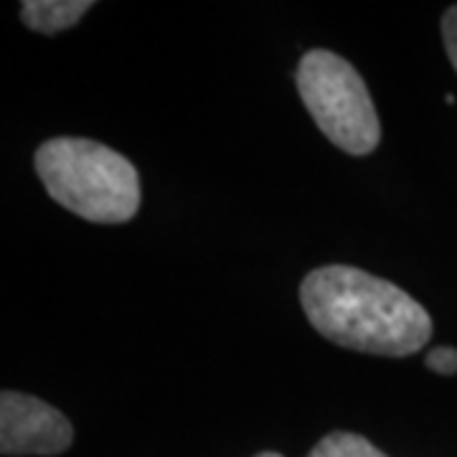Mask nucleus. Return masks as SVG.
I'll return each mask as SVG.
<instances>
[{
    "label": "nucleus",
    "instance_id": "0eeeda50",
    "mask_svg": "<svg viewBox=\"0 0 457 457\" xmlns=\"http://www.w3.org/2000/svg\"><path fill=\"white\" fill-rule=\"evenodd\" d=\"M427 366L442 376L457 374V351L450 345H440L427 356Z\"/></svg>",
    "mask_w": 457,
    "mask_h": 457
},
{
    "label": "nucleus",
    "instance_id": "6e6552de",
    "mask_svg": "<svg viewBox=\"0 0 457 457\" xmlns=\"http://www.w3.org/2000/svg\"><path fill=\"white\" fill-rule=\"evenodd\" d=\"M442 38H445V49L447 56L457 71V5L447 8V13L442 16Z\"/></svg>",
    "mask_w": 457,
    "mask_h": 457
},
{
    "label": "nucleus",
    "instance_id": "423d86ee",
    "mask_svg": "<svg viewBox=\"0 0 457 457\" xmlns=\"http://www.w3.org/2000/svg\"><path fill=\"white\" fill-rule=\"evenodd\" d=\"M308 457H386L371 442L351 432H333L312 447Z\"/></svg>",
    "mask_w": 457,
    "mask_h": 457
},
{
    "label": "nucleus",
    "instance_id": "39448f33",
    "mask_svg": "<svg viewBox=\"0 0 457 457\" xmlns=\"http://www.w3.org/2000/svg\"><path fill=\"white\" fill-rule=\"evenodd\" d=\"M89 8V0H26L21 5V16L33 31L51 36L74 26Z\"/></svg>",
    "mask_w": 457,
    "mask_h": 457
},
{
    "label": "nucleus",
    "instance_id": "1a4fd4ad",
    "mask_svg": "<svg viewBox=\"0 0 457 457\" xmlns=\"http://www.w3.org/2000/svg\"><path fill=\"white\" fill-rule=\"evenodd\" d=\"M257 457H282V455H278V453H260Z\"/></svg>",
    "mask_w": 457,
    "mask_h": 457
},
{
    "label": "nucleus",
    "instance_id": "f03ea898",
    "mask_svg": "<svg viewBox=\"0 0 457 457\" xmlns=\"http://www.w3.org/2000/svg\"><path fill=\"white\" fill-rule=\"evenodd\" d=\"M36 173L49 196L95 224H125L140 209L135 165L87 137H54L36 150Z\"/></svg>",
    "mask_w": 457,
    "mask_h": 457
},
{
    "label": "nucleus",
    "instance_id": "7ed1b4c3",
    "mask_svg": "<svg viewBox=\"0 0 457 457\" xmlns=\"http://www.w3.org/2000/svg\"><path fill=\"white\" fill-rule=\"evenodd\" d=\"M297 89L315 125L348 155H369L381 143V125L361 74L326 49L308 51L297 66Z\"/></svg>",
    "mask_w": 457,
    "mask_h": 457
},
{
    "label": "nucleus",
    "instance_id": "f257e3e1",
    "mask_svg": "<svg viewBox=\"0 0 457 457\" xmlns=\"http://www.w3.org/2000/svg\"><path fill=\"white\" fill-rule=\"evenodd\" d=\"M300 303L323 338L371 356L404 359L432 336L429 312L411 295L356 267L311 272L300 285Z\"/></svg>",
    "mask_w": 457,
    "mask_h": 457
},
{
    "label": "nucleus",
    "instance_id": "20e7f679",
    "mask_svg": "<svg viewBox=\"0 0 457 457\" xmlns=\"http://www.w3.org/2000/svg\"><path fill=\"white\" fill-rule=\"evenodd\" d=\"M74 440L71 422L56 407L31 394L3 392L0 396V453L59 455Z\"/></svg>",
    "mask_w": 457,
    "mask_h": 457
}]
</instances>
